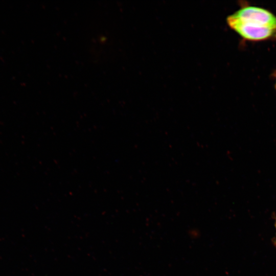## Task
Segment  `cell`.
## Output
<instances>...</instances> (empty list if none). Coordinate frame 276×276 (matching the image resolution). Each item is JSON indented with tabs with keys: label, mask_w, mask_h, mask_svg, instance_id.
<instances>
[{
	"label": "cell",
	"mask_w": 276,
	"mask_h": 276,
	"mask_svg": "<svg viewBox=\"0 0 276 276\" xmlns=\"http://www.w3.org/2000/svg\"><path fill=\"white\" fill-rule=\"evenodd\" d=\"M230 16L254 26L276 30V15L265 8L248 5H243Z\"/></svg>",
	"instance_id": "6da1fadb"
},
{
	"label": "cell",
	"mask_w": 276,
	"mask_h": 276,
	"mask_svg": "<svg viewBox=\"0 0 276 276\" xmlns=\"http://www.w3.org/2000/svg\"><path fill=\"white\" fill-rule=\"evenodd\" d=\"M276 86V77H275V87Z\"/></svg>",
	"instance_id": "3957f363"
},
{
	"label": "cell",
	"mask_w": 276,
	"mask_h": 276,
	"mask_svg": "<svg viewBox=\"0 0 276 276\" xmlns=\"http://www.w3.org/2000/svg\"><path fill=\"white\" fill-rule=\"evenodd\" d=\"M227 25L243 39L251 41H265L276 38V30L255 26L235 19L230 15L226 18Z\"/></svg>",
	"instance_id": "7a4b0ae2"
},
{
	"label": "cell",
	"mask_w": 276,
	"mask_h": 276,
	"mask_svg": "<svg viewBox=\"0 0 276 276\" xmlns=\"http://www.w3.org/2000/svg\"><path fill=\"white\" fill-rule=\"evenodd\" d=\"M275 89H276V86L275 87Z\"/></svg>",
	"instance_id": "277c9868"
}]
</instances>
